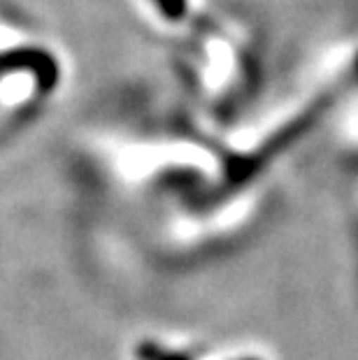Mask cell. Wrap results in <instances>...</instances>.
<instances>
[{
	"mask_svg": "<svg viewBox=\"0 0 358 360\" xmlns=\"http://www.w3.org/2000/svg\"><path fill=\"white\" fill-rule=\"evenodd\" d=\"M87 149L112 186L128 193L172 191L193 202L228 191L224 149L193 135L101 130Z\"/></svg>",
	"mask_w": 358,
	"mask_h": 360,
	"instance_id": "obj_1",
	"label": "cell"
},
{
	"mask_svg": "<svg viewBox=\"0 0 358 360\" xmlns=\"http://www.w3.org/2000/svg\"><path fill=\"white\" fill-rule=\"evenodd\" d=\"M131 360H207V354L191 342L149 335L131 349Z\"/></svg>",
	"mask_w": 358,
	"mask_h": 360,
	"instance_id": "obj_2",
	"label": "cell"
},
{
	"mask_svg": "<svg viewBox=\"0 0 358 360\" xmlns=\"http://www.w3.org/2000/svg\"><path fill=\"white\" fill-rule=\"evenodd\" d=\"M207 360H270V358L256 347H231L224 354L207 356Z\"/></svg>",
	"mask_w": 358,
	"mask_h": 360,
	"instance_id": "obj_3",
	"label": "cell"
}]
</instances>
